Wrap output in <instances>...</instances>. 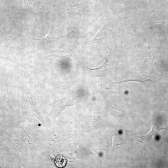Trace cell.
Masks as SVG:
<instances>
[{"label": "cell", "mask_w": 168, "mask_h": 168, "mask_svg": "<svg viewBox=\"0 0 168 168\" xmlns=\"http://www.w3.org/2000/svg\"><path fill=\"white\" fill-rule=\"evenodd\" d=\"M29 150L22 129L17 126L9 137L0 144V166L28 167Z\"/></svg>", "instance_id": "1"}, {"label": "cell", "mask_w": 168, "mask_h": 168, "mask_svg": "<svg viewBox=\"0 0 168 168\" xmlns=\"http://www.w3.org/2000/svg\"><path fill=\"white\" fill-rule=\"evenodd\" d=\"M17 125L22 130L28 148L29 166L38 150L45 146V126L35 118L22 119Z\"/></svg>", "instance_id": "2"}, {"label": "cell", "mask_w": 168, "mask_h": 168, "mask_svg": "<svg viewBox=\"0 0 168 168\" xmlns=\"http://www.w3.org/2000/svg\"><path fill=\"white\" fill-rule=\"evenodd\" d=\"M22 101V119L35 118L39 120L45 127H48L44 118L39 110L33 95L27 90Z\"/></svg>", "instance_id": "3"}, {"label": "cell", "mask_w": 168, "mask_h": 168, "mask_svg": "<svg viewBox=\"0 0 168 168\" xmlns=\"http://www.w3.org/2000/svg\"><path fill=\"white\" fill-rule=\"evenodd\" d=\"M86 68L87 73L94 77L103 76L117 69L112 61L111 50L106 56L105 62L100 66L94 69Z\"/></svg>", "instance_id": "4"}, {"label": "cell", "mask_w": 168, "mask_h": 168, "mask_svg": "<svg viewBox=\"0 0 168 168\" xmlns=\"http://www.w3.org/2000/svg\"><path fill=\"white\" fill-rule=\"evenodd\" d=\"M68 12L73 16H81L90 11L89 7L85 2L74 5L68 4Z\"/></svg>", "instance_id": "5"}, {"label": "cell", "mask_w": 168, "mask_h": 168, "mask_svg": "<svg viewBox=\"0 0 168 168\" xmlns=\"http://www.w3.org/2000/svg\"><path fill=\"white\" fill-rule=\"evenodd\" d=\"M53 22V19L52 20L51 23V26L49 32L44 37L41 38H33L35 40H39L44 45L46 46H48L52 43L57 41L59 39L68 35L69 34V33H68L67 35L59 37H54L52 35V33L54 29V24Z\"/></svg>", "instance_id": "6"}, {"label": "cell", "mask_w": 168, "mask_h": 168, "mask_svg": "<svg viewBox=\"0 0 168 168\" xmlns=\"http://www.w3.org/2000/svg\"><path fill=\"white\" fill-rule=\"evenodd\" d=\"M107 28L106 25H104L95 33L92 38L88 41V44L92 43L102 44L104 40V35Z\"/></svg>", "instance_id": "7"}, {"label": "cell", "mask_w": 168, "mask_h": 168, "mask_svg": "<svg viewBox=\"0 0 168 168\" xmlns=\"http://www.w3.org/2000/svg\"><path fill=\"white\" fill-rule=\"evenodd\" d=\"M148 81L153 82L152 77L147 75H139L132 78H129L117 82H113L114 84L120 83L129 82H136L142 83L143 84Z\"/></svg>", "instance_id": "8"}, {"label": "cell", "mask_w": 168, "mask_h": 168, "mask_svg": "<svg viewBox=\"0 0 168 168\" xmlns=\"http://www.w3.org/2000/svg\"><path fill=\"white\" fill-rule=\"evenodd\" d=\"M152 126L151 129L150 131L149 132L144 136L147 138L154 134L157 133L158 131L161 129H164V128L160 126L158 124V122L156 121L155 119L152 118Z\"/></svg>", "instance_id": "9"}, {"label": "cell", "mask_w": 168, "mask_h": 168, "mask_svg": "<svg viewBox=\"0 0 168 168\" xmlns=\"http://www.w3.org/2000/svg\"><path fill=\"white\" fill-rule=\"evenodd\" d=\"M67 160L62 155H58L55 158L54 163L56 166L58 167H64L67 163Z\"/></svg>", "instance_id": "10"}, {"label": "cell", "mask_w": 168, "mask_h": 168, "mask_svg": "<svg viewBox=\"0 0 168 168\" xmlns=\"http://www.w3.org/2000/svg\"><path fill=\"white\" fill-rule=\"evenodd\" d=\"M134 138H135V139H134L135 141L141 142L142 144L144 151V154L145 149V140L147 138L144 136H137L136 137H135Z\"/></svg>", "instance_id": "11"}]
</instances>
